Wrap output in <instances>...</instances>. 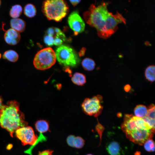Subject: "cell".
I'll list each match as a JSON object with an SVG mask.
<instances>
[{"label":"cell","instance_id":"20","mask_svg":"<svg viewBox=\"0 0 155 155\" xmlns=\"http://www.w3.org/2000/svg\"><path fill=\"white\" fill-rule=\"evenodd\" d=\"M22 12V8L21 5L19 4L15 5L11 7L9 14L11 17L13 18H18L21 14Z\"/></svg>","mask_w":155,"mask_h":155},{"label":"cell","instance_id":"36","mask_svg":"<svg viewBox=\"0 0 155 155\" xmlns=\"http://www.w3.org/2000/svg\"><path fill=\"white\" fill-rule=\"evenodd\" d=\"M1 1L0 0V6L1 5Z\"/></svg>","mask_w":155,"mask_h":155},{"label":"cell","instance_id":"23","mask_svg":"<svg viewBox=\"0 0 155 155\" xmlns=\"http://www.w3.org/2000/svg\"><path fill=\"white\" fill-rule=\"evenodd\" d=\"M144 147L147 152H154L155 150V143L152 138L147 140L144 143Z\"/></svg>","mask_w":155,"mask_h":155},{"label":"cell","instance_id":"25","mask_svg":"<svg viewBox=\"0 0 155 155\" xmlns=\"http://www.w3.org/2000/svg\"><path fill=\"white\" fill-rule=\"evenodd\" d=\"M54 39L53 36L47 35L44 38V43L48 46H52L54 44Z\"/></svg>","mask_w":155,"mask_h":155},{"label":"cell","instance_id":"35","mask_svg":"<svg viewBox=\"0 0 155 155\" xmlns=\"http://www.w3.org/2000/svg\"><path fill=\"white\" fill-rule=\"evenodd\" d=\"M140 152H136L135 154V155H140Z\"/></svg>","mask_w":155,"mask_h":155},{"label":"cell","instance_id":"24","mask_svg":"<svg viewBox=\"0 0 155 155\" xmlns=\"http://www.w3.org/2000/svg\"><path fill=\"white\" fill-rule=\"evenodd\" d=\"M85 144V140L81 137H75L73 142V147L78 149L82 148Z\"/></svg>","mask_w":155,"mask_h":155},{"label":"cell","instance_id":"2","mask_svg":"<svg viewBox=\"0 0 155 155\" xmlns=\"http://www.w3.org/2000/svg\"><path fill=\"white\" fill-rule=\"evenodd\" d=\"M19 107V103L13 100L8 101L0 108V126L8 131L12 137L16 130L27 126L28 124Z\"/></svg>","mask_w":155,"mask_h":155},{"label":"cell","instance_id":"34","mask_svg":"<svg viewBox=\"0 0 155 155\" xmlns=\"http://www.w3.org/2000/svg\"><path fill=\"white\" fill-rule=\"evenodd\" d=\"M3 105V104H2V100L0 96V108Z\"/></svg>","mask_w":155,"mask_h":155},{"label":"cell","instance_id":"28","mask_svg":"<svg viewBox=\"0 0 155 155\" xmlns=\"http://www.w3.org/2000/svg\"><path fill=\"white\" fill-rule=\"evenodd\" d=\"M63 42V40L60 38L56 36L54 39V44L56 46H60Z\"/></svg>","mask_w":155,"mask_h":155},{"label":"cell","instance_id":"30","mask_svg":"<svg viewBox=\"0 0 155 155\" xmlns=\"http://www.w3.org/2000/svg\"><path fill=\"white\" fill-rule=\"evenodd\" d=\"M85 48H82L79 53V55L80 56H82L84 55L86 51Z\"/></svg>","mask_w":155,"mask_h":155},{"label":"cell","instance_id":"29","mask_svg":"<svg viewBox=\"0 0 155 155\" xmlns=\"http://www.w3.org/2000/svg\"><path fill=\"white\" fill-rule=\"evenodd\" d=\"M55 30L52 28H49L47 30V35L53 36L55 33Z\"/></svg>","mask_w":155,"mask_h":155},{"label":"cell","instance_id":"31","mask_svg":"<svg viewBox=\"0 0 155 155\" xmlns=\"http://www.w3.org/2000/svg\"><path fill=\"white\" fill-rule=\"evenodd\" d=\"M69 1L74 6H75L77 5L78 3H79L81 1L78 0H70Z\"/></svg>","mask_w":155,"mask_h":155},{"label":"cell","instance_id":"5","mask_svg":"<svg viewBox=\"0 0 155 155\" xmlns=\"http://www.w3.org/2000/svg\"><path fill=\"white\" fill-rule=\"evenodd\" d=\"M56 59L59 63L65 67H75L80 62V59L75 51L70 47L61 45L56 49Z\"/></svg>","mask_w":155,"mask_h":155},{"label":"cell","instance_id":"16","mask_svg":"<svg viewBox=\"0 0 155 155\" xmlns=\"http://www.w3.org/2000/svg\"><path fill=\"white\" fill-rule=\"evenodd\" d=\"M71 80L74 84L79 86H82L86 82L85 75L83 74L75 72L71 78Z\"/></svg>","mask_w":155,"mask_h":155},{"label":"cell","instance_id":"19","mask_svg":"<svg viewBox=\"0 0 155 155\" xmlns=\"http://www.w3.org/2000/svg\"><path fill=\"white\" fill-rule=\"evenodd\" d=\"M24 13L25 15L28 17H33L36 14V8L34 5L31 3L27 4L24 7Z\"/></svg>","mask_w":155,"mask_h":155},{"label":"cell","instance_id":"13","mask_svg":"<svg viewBox=\"0 0 155 155\" xmlns=\"http://www.w3.org/2000/svg\"><path fill=\"white\" fill-rule=\"evenodd\" d=\"M10 25L11 28L20 33L24 31L26 24L25 21L21 19L13 18L10 20Z\"/></svg>","mask_w":155,"mask_h":155},{"label":"cell","instance_id":"21","mask_svg":"<svg viewBox=\"0 0 155 155\" xmlns=\"http://www.w3.org/2000/svg\"><path fill=\"white\" fill-rule=\"evenodd\" d=\"M82 64L84 69L87 71L93 70L96 65L94 61L92 59L86 58L82 61Z\"/></svg>","mask_w":155,"mask_h":155},{"label":"cell","instance_id":"11","mask_svg":"<svg viewBox=\"0 0 155 155\" xmlns=\"http://www.w3.org/2000/svg\"><path fill=\"white\" fill-rule=\"evenodd\" d=\"M4 39L7 44L15 45L18 44L20 41L21 36L19 32L13 29L10 28L5 32Z\"/></svg>","mask_w":155,"mask_h":155},{"label":"cell","instance_id":"26","mask_svg":"<svg viewBox=\"0 0 155 155\" xmlns=\"http://www.w3.org/2000/svg\"><path fill=\"white\" fill-rule=\"evenodd\" d=\"M96 129L99 135L100 139L102 135V133L104 129V127L98 122L96 126Z\"/></svg>","mask_w":155,"mask_h":155},{"label":"cell","instance_id":"4","mask_svg":"<svg viewBox=\"0 0 155 155\" xmlns=\"http://www.w3.org/2000/svg\"><path fill=\"white\" fill-rule=\"evenodd\" d=\"M55 53L50 47L43 49L36 54L33 60V64L36 69L44 70L50 68L56 61Z\"/></svg>","mask_w":155,"mask_h":155},{"label":"cell","instance_id":"37","mask_svg":"<svg viewBox=\"0 0 155 155\" xmlns=\"http://www.w3.org/2000/svg\"><path fill=\"white\" fill-rule=\"evenodd\" d=\"M86 155H92V154H87Z\"/></svg>","mask_w":155,"mask_h":155},{"label":"cell","instance_id":"33","mask_svg":"<svg viewBox=\"0 0 155 155\" xmlns=\"http://www.w3.org/2000/svg\"><path fill=\"white\" fill-rule=\"evenodd\" d=\"M55 31L56 33V34H57L60 32H61L62 31L59 28H56L55 29Z\"/></svg>","mask_w":155,"mask_h":155},{"label":"cell","instance_id":"1","mask_svg":"<svg viewBox=\"0 0 155 155\" xmlns=\"http://www.w3.org/2000/svg\"><path fill=\"white\" fill-rule=\"evenodd\" d=\"M109 3L103 2L98 6L92 4L83 14L86 23L95 28L98 35L103 39L109 38L115 33L119 24H126V20L121 14L117 11L113 14L108 11L107 6Z\"/></svg>","mask_w":155,"mask_h":155},{"label":"cell","instance_id":"10","mask_svg":"<svg viewBox=\"0 0 155 155\" xmlns=\"http://www.w3.org/2000/svg\"><path fill=\"white\" fill-rule=\"evenodd\" d=\"M68 22L75 35H77L84 30L85 23L77 11H73L70 14L68 17Z\"/></svg>","mask_w":155,"mask_h":155},{"label":"cell","instance_id":"3","mask_svg":"<svg viewBox=\"0 0 155 155\" xmlns=\"http://www.w3.org/2000/svg\"><path fill=\"white\" fill-rule=\"evenodd\" d=\"M42 9L49 20L59 22L66 16L68 7L63 0H48L44 2Z\"/></svg>","mask_w":155,"mask_h":155},{"label":"cell","instance_id":"9","mask_svg":"<svg viewBox=\"0 0 155 155\" xmlns=\"http://www.w3.org/2000/svg\"><path fill=\"white\" fill-rule=\"evenodd\" d=\"M154 133L151 130L137 127L125 134L127 137L132 142L142 145L147 140L153 137Z\"/></svg>","mask_w":155,"mask_h":155},{"label":"cell","instance_id":"12","mask_svg":"<svg viewBox=\"0 0 155 155\" xmlns=\"http://www.w3.org/2000/svg\"><path fill=\"white\" fill-rule=\"evenodd\" d=\"M146 116L143 119L148 123L152 131H155V105L151 104L148 106Z\"/></svg>","mask_w":155,"mask_h":155},{"label":"cell","instance_id":"18","mask_svg":"<svg viewBox=\"0 0 155 155\" xmlns=\"http://www.w3.org/2000/svg\"><path fill=\"white\" fill-rule=\"evenodd\" d=\"M148 108L145 105L142 104L137 105L134 111L135 116L142 118L146 116Z\"/></svg>","mask_w":155,"mask_h":155},{"label":"cell","instance_id":"27","mask_svg":"<svg viewBox=\"0 0 155 155\" xmlns=\"http://www.w3.org/2000/svg\"><path fill=\"white\" fill-rule=\"evenodd\" d=\"M75 137L73 135H70L67 137V142L68 145L71 147H73V142Z\"/></svg>","mask_w":155,"mask_h":155},{"label":"cell","instance_id":"39","mask_svg":"<svg viewBox=\"0 0 155 155\" xmlns=\"http://www.w3.org/2000/svg\"><path fill=\"white\" fill-rule=\"evenodd\" d=\"M38 155H41L40 154L38 153Z\"/></svg>","mask_w":155,"mask_h":155},{"label":"cell","instance_id":"32","mask_svg":"<svg viewBox=\"0 0 155 155\" xmlns=\"http://www.w3.org/2000/svg\"><path fill=\"white\" fill-rule=\"evenodd\" d=\"M124 88L126 91L128 92L130 89V86L129 85H127L125 86Z\"/></svg>","mask_w":155,"mask_h":155},{"label":"cell","instance_id":"15","mask_svg":"<svg viewBox=\"0 0 155 155\" xmlns=\"http://www.w3.org/2000/svg\"><path fill=\"white\" fill-rule=\"evenodd\" d=\"M36 130L40 134L45 133L49 130V124L48 121L44 120H38L35 124Z\"/></svg>","mask_w":155,"mask_h":155},{"label":"cell","instance_id":"6","mask_svg":"<svg viewBox=\"0 0 155 155\" xmlns=\"http://www.w3.org/2000/svg\"><path fill=\"white\" fill-rule=\"evenodd\" d=\"M15 133V136L21 141L23 145H32L25 152L32 155V150L38 144V137L35 134L33 129L30 126H24L18 129Z\"/></svg>","mask_w":155,"mask_h":155},{"label":"cell","instance_id":"22","mask_svg":"<svg viewBox=\"0 0 155 155\" xmlns=\"http://www.w3.org/2000/svg\"><path fill=\"white\" fill-rule=\"evenodd\" d=\"M155 66L151 65L148 67L145 70V77L147 80L150 82H152L155 80Z\"/></svg>","mask_w":155,"mask_h":155},{"label":"cell","instance_id":"8","mask_svg":"<svg viewBox=\"0 0 155 155\" xmlns=\"http://www.w3.org/2000/svg\"><path fill=\"white\" fill-rule=\"evenodd\" d=\"M137 127L151 130L153 131L149 125L143 118L136 117L132 114L125 115L121 126L124 132L126 134Z\"/></svg>","mask_w":155,"mask_h":155},{"label":"cell","instance_id":"38","mask_svg":"<svg viewBox=\"0 0 155 155\" xmlns=\"http://www.w3.org/2000/svg\"><path fill=\"white\" fill-rule=\"evenodd\" d=\"M1 54L0 53V58H1Z\"/></svg>","mask_w":155,"mask_h":155},{"label":"cell","instance_id":"17","mask_svg":"<svg viewBox=\"0 0 155 155\" xmlns=\"http://www.w3.org/2000/svg\"><path fill=\"white\" fill-rule=\"evenodd\" d=\"M3 59H7L11 62L16 61L19 58L18 53L15 51L9 50L4 53L3 55Z\"/></svg>","mask_w":155,"mask_h":155},{"label":"cell","instance_id":"7","mask_svg":"<svg viewBox=\"0 0 155 155\" xmlns=\"http://www.w3.org/2000/svg\"><path fill=\"white\" fill-rule=\"evenodd\" d=\"M102 100V96L99 95L91 98H85L81 105L82 110L87 115L98 117L103 110L101 103Z\"/></svg>","mask_w":155,"mask_h":155},{"label":"cell","instance_id":"14","mask_svg":"<svg viewBox=\"0 0 155 155\" xmlns=\"http://www.w3.org/2000/svg\"><path fill=\"white\" fill-rule=\"evenodd\" d=\"M107 152L110 155H120L121 148L119 144L115 141L108 143L106 147Z\"/></svg>","mask_w":155,"mask_h":155}]
</instances>
